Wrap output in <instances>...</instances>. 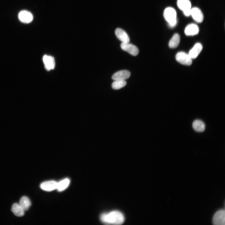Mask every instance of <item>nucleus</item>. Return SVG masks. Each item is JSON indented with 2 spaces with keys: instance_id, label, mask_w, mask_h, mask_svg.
<instances>
[{
  "instance_id": "obj_19",
  "label": "nucleus",
  "mask_w": 225,
  "mask_h": 225,
  "mask_svg": "<svg viewBox=\"0 0 225 225\" xmlns=\"http://www.w3.org/2000/svg\"><path fill=\"white\" fill-rule=\"evenodd\" d=\"M70 180L68 178L64 179L57 182V189L59 192L66 189L70 184Z\"/></svg>"
},
{
  "instance_id": "obj_12",
  "label": "nucleus",
  "mask_w": 225,
  "mask_h": 225,
  "mask_svg": "<svg viewBox=\"0 0 225 225\" xmlns=\"http://www.w3.org/2000/svg\"><path fill=\"white\" fill-rule=\"evenodd\" d=\"M202 49L201 44L199 43H196L190 50L188 55L192 59L196 58L201 52Z\"/></svg>"
},
{
  "instance_id": "obj_13",
  "label": "nucleus",
  "mask_w": 225,
  "mask_h": 225,
  "mask_svg": "<svg viewBox=\"0 0 225 225\" xmlns=\"http://www.w3.org/2000/svg\"><path fill=\"white\" fill-rule=\"evenodd\" d=\"M199 31L198 26L195 24L191 23L186 27L185 33L187 36H193L198 34Z\"/></svg>"
},
{
  "instance_id": "obj_5",
  "label": "nucleus",
  "mask_w": 225,
  "mask_h": 225,
  "mask_svg": "<svg viewBox=\"0 0 225 225\" xmlns=\"http://www.w3.org/2000/svg\"><path fill=\"white\" fill-rule=\"evenodd\" d=\"M121 47L122 50L134 56H137L139 53V50L137 47L129 42H122Z\"/></svg>"
},
{
  "instance_id": "obj_15",
  "label": "nucleus",
  "mask_w": 225,
  "mask_h": 225,
  "mask_svg": "<svg viewBox=\"0 0 225 225\" xmlns=\"http://www.w3.org/2000/svg\"><path fill=\"white\" fill-rule=\"evenodd\" d=\"M11 210L14 214L18 217H22L24 214L25 211L18 203H14L12 205Z\"/></svg>"
},
{
  "instance_id": "obj_20",
  "label": "nucleus",
  "mask_w": 225,
  "mask_h": 225,
  "mask_svg": "<svg viewBox=\"0 0 225 225\" xmlns=\"http://www.w3.org/2000/svg\"><path fill=\"white\" fill-rule=\"evenodd\" d=\"M126 84V82L125 80H115L112 82V88L114 89H118L125 86Z\"/></svg>"
},
{
  "instance_id": "obj_2",
  "label": "nucleus",
  "mask_w": 225,
  "mask_h": 225,
  "mask_svg": "<svg viewBox=\"0 0 225 225\" xmlns=\"http://www.w3.org/2000/svg\"><path fill=\"white\" fill-rule=\"evenodd\" d=\"M164 18L168 23L170 27H173L176 24V12L173 8L168 7L166 8L163 13Z\"/></svg>"
},
{
  "instance_id": "obj_1",
  "label": "nucleus",
  "mask_w": 225,
  "mask_h": 225,
  "mask_svg": "<svg viewBox=\"0 0 225 225\" xmlns=\"http://www.w3.org/2000/svg\"><path fill=\"white\" fill-rule=\"evenodd\" d=\"M100 219L105 224L113 225H121L125 220L122 213L118 211L103 213L100 216Z\"/></svg>"
},
{
  "instance_id": "obj_10",
  "label": "nucleus",
  "mask_w": 225,
  "mask_h": 225,
  "mask_svg": "<svg viewBox=\"0 0 225 225\" xmlns=\"http://www.w3.org/2000/svg\"><path fill=\"white\" fill-rule=\"evenodd\" d=\"M190 15L193 19L198 22H201L203 20V14L201 10L198 8H193L191 9Z\"/></svg>"
},
{
  "instance_id": "obj_4",
  "label": "nucleus",
  "mask_w": 225,
  "mask_h": 225,
  "mask_svg": "<svg viewBox=\"0 0 225 225\" xmlns=\"http://www.w3.org/2000/svg\"><path fill=\"white\" fill-rule=\"evenodd\" d=\"M212 222L215 225H225V212L224 210H219L215 214L213 218Z\"/></svg>"
},
{
  "instance_id": "obj_18",
  "label": "nucleus",
  "mask_w": 225,
  "mask_h": 225,
  "mask_svg": "<svg viewBox=\"0 0 225 225\" xmlns=\"http://www.w3.org/2000/svg\"><path fill=\"white\" fill-rule=\"evenodd\" d=\"M180 39L179 35L178 33L175 34L169 42V47L171 48L177 47L179 43Z\"/></svg>"
},
{
  "instance_id": "obj_9",
  "label": "nucleus",
  "mask_w": 225,
  "mask_h": 225,
  "mask_svg": "<svg viewBox=\"0 0 225 225\" xmlns=\"http://www.w3.org/2000/svg\"><path fill=\"white\" fill-rule=\"evenodd\" d=\"M45 68L48 71L53 69L55 66L54 59L52 57L45 55L43 58Z\"/></svg>"
},
{
  "instance_id": "obj_16",
  "label": "nucleus",
  "mask_w": 225,
  "mask_h": 225,
  "mask_svg": "<svg viewBox=\"0 0 225 225\" xmlns=\"http://www.w3.org/2000/svg\"><path fill=\"white\" fill-rule=\"evenodd\" d=\"M193 129L197 132H202L205 129V125L204 123L202 121L196 120L193 121L192 124Z\"/></svg>"
},
{
  "instance_id": "obj_6",
  "label": "nucleus",
  "mask_w": 225,
  "mask_h": 225,
  "mask_svg": "<svg viewBox=\"0 0 225 225\" xmlns=\"http://www.w3.org/2000/svg\"><path fill=\"white\" fill-rule=\"evenodd\" d=\"M18 18L22 22L28 23L31 22L33 19V15L29 12L25 10H22L19 13Z\"/></svg>"
},
{
  "instance_id": "obj_8",
  "label": "nucleus",
  "mask_w": 225,
  "mask_h": 225,
  "mask_svg": "<svg viewBox=\"0 0 225 225\" xmlns=\"http://www.w3.org/2000/svg\"><path fill=\"white\" fill-rule=\"evenodd\" d=\"M130 76V72L127 70H122L115 73L112 76V79L114 80H125Z\"/></svg>"
},
{
  "instance_id": "obj_7",
  "label": "nucleus",
  "mask_w": 225,
  "mask_h": 225,
  "mask_svg": "<svg viewBox=\"0 0 225 225\" xmlns=\"http://www.w3.org/2000/svg\"><path fill=\"white\" fill-rule=\"evenodd\" d=\"M57 182L53 180L45 181L41 184L40 187L42 190L46 191H52L57 189Z\"/></svg>"
},
{
  "instance_id": "obj_17",
  "label": "nucleus",
  "mask_w": 225,
  "mask_h": 225,
  "mask_svg": "<svg viewBox=\"0 0 225 225\" xmlns=\"http://www.w3.org/2000/svg\"><path fill=\"white\" fill-rule=\"evenodd\" d=\"M19 204L25 211L28 210L31 205L29 199L26 196L22 197L20 199Z\"/></svg>"
},
{
  "instance_id": "obj_3",
  "label": "nucleus",
  "mask_w": 225,
  "mask_h": 225,
  "mask_svg": "<svg viewBox=\"0 0 225 225\" xmlns=\"http://www.w3.org/2000/svg\"><path fill=\"white\" fill-rule=\"evenodd\" d=\"M176 59L181 64L190 65L192 62V59L188 54L183 52H178L176 55Z\"/></svg>"
},
{
  "instance_id": "obj_11",
  "label": "nucleus",
  "mask_w": 225,
  "mask_h": 225,
  "mask_svg": "<svg viewBox=\"0 0 225 225\" xmlns=\"http://www.w3.org/2000/svg\"><path fill=\"white\" fill-rule=\"evenodd\" d=\"M115 33L117 38L122 42H129V37L123 30L120 28H117L115 31Z\"/></svg>"
},
{
  "instance_id": "obj_14",
  "label": "nucleus",
  "mask_w": 225,
  "mask_h": 225,
  "mask_svg": "<svg viewBox=\"0 0 225 225\" xmlns=\"http://www.w3.org/2000/svg\"><path fill=\"white\" fill-rule=\"evenodd\" d=\"M177 5L183 12L191 9V4L189 0H178Z\"/></svg>"
}]
</instances>
